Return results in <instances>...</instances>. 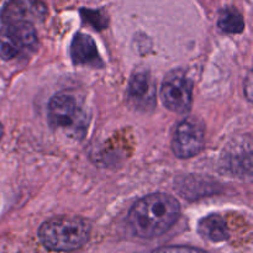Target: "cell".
Segmentation results:
<instances>
[{
	"instance_id": "cell-12",
	"label": "cell",
	"mask_w": 253,
	"mask_h": 253,
	"mask_svg": "<svg viewBox=\"0 0 253 253\" xmlns=\"http://www.w3.org/2000/svg\"><path fill=\"white\" fill-rule=\"evenodd\" d=\"M217 25L220 30L226 34H240L245 29L244 17L235 7H226L222 10Z\"/></svg>"
},
{
	"instance_id": "cell-9",
	"label": "cell",
	"mask_w": 253,
	"mask_h": 253,
	"mask_svg": "<svg viewBox=\"0 0 253 253\" xmlns=\"http://www.w3.org/2000/svg\"><path fill=\"white\" fill-rule=\"evenodd\" d=\"M71 57L77 66H90L94 68H101L104 66L95 42L90 36L82 32H78L72 41Z\"/></svg>"
},
{
	"instance_id": "cell-13",
	"label": "cell",
	"mask_w": 253,
	"mask_h": 253,
	"mask_svg": "<svg viewBox=\"0 0 253 253\" xmlns=\"http://www.w3.org/2000/svg\"><path fill=\"white\" fill-rule=\"evenodd\" d=\"M81 14L83 16L84 21L90 24L91 26L96 27L98 30L104 29L108 25V20H106V15L99 10H89V9H82Z\"/></svg>"
},
{
	"instance_id": "cell-7",
	"label": "cell",
	"mask_w": 253,
	"mask_h": 253,
	"mask_svg": "<svg viewBox=\"0 0 253 253\" xmlns=\"http://www.w3.org/2000/svg\"><path fill=\"white\" fill-rule=\"evenodd\" d=\"M47 7L42 0H7L1 10L4 25L31 24L43 21Z\"/></svg>"
},
{
	"instance_id": "cell-10",
	"label": "cell",
	"mask_w": 253,
	"mask_h": 253,
	"mask_svg": "<svg viewBox=\"0 0 253 253\" xmlns=\"http://www.w3.org/2000/svg\"><path fill=\"white\" fill-rule=\"evenodd\" d=\"M226 160V167L230 172L237 173V174H251V141H247V143H240L230 147L229 153L225 156Z\"/></svg>"
},
{
	"instance_id": "cell-11",
	"label": "cell",
	"mask_w": 253,
	"mask_h": 253,
	"mask_svg": "<svg viewBox=\"0 0 253 253\" xmlns=\"http://www.w3.org/2000/svg\"><path fill=\"white\" fill-rule=\"evenodd\" d=\"M198 232L203 239L210 242H224L230 237L226 222L220 215L216 214H211L200 220Z\"/></svg>"
},
{
	"instance_id": "cell-5",
	"label": "cell",
	"mask_w": 253,
	"mask_h": 253,
	"mask_svg": "<svg viewBox=\"0 0 253 253\" xmlns=\"http://www.w3.org/2000/svg\"><path fill=\"white\" fill-rule=\"evenodd\" d=\"M37 44V34L31 24L4 25L0 30V58L14 59Z\"/></svg>"
},
{
	"instance_id": "cell-1",
	"label": "cell",
	"mask_w": 253,
	"mask_h": 253,
	"mask_svg": "<svg viewBox=\"0 0 253 253\" xmlns=\"http://www.w3.org/2000/svg\"><path fill=\"white\" fill-rule=\"evenodd\" d=\"M180 205L168 194H150L133 204L128 212V225L141 239H153L167 232L177 222Z\"/></svg>"
},
{
	"instance_id": "cell-2",
	"label": "cell",
	"mask_w": 253,
	"mask_h": 253,
	"mask_svg": "<svg viewBox=\"0 0 253 253\" xmlns=\"http://www.w3.org/2000/svg\"><path fill=\"white\" fill-rule=\"evenodd\" d=\"M90 225L82 217L57 216L39 229V239L49 251L69 252L81 249L90 236Z\"/></svg>"
},
{
	"instance_id": "cell-14",
	"label": "cell",
	"mask_w": 253,
	"mask_h": 253,
	"mask_svg": "<svg viewBox=\"0 0 253 253\" xmlns=\"http://www.w3.org/2000/svg\"><path fill=\"white\" fill-rule=\"evenodd\" d=\"M152 253H208L202 251L199 249H193V247H187V246H168V247H162V249H158Z\"/></svg>"
},
{
	"instance_id": "cell-3",
	"label": "cell",
	"mask_w": 253,
	"mask_h": 253,
	"mask_svg": "<svg viewBox=\"0 0 253 253\" xmlns=\"http://www.w3.org/2000/svg\"><path fill=\"white\" fill-rule=\"evenodd\" d=\"M48 124L62 135L81 140L85 135L88 116L76 96L61 91L48 104Z\"/></svg>"
},
{
	"instance_id": "cell-4",
	"label": "cell",
	"mask_w": 253,
	"mask_h": 253,
	"mask_svg": "<svg viewBox=\"0 0 253 253\" xmlns=\"http://www.w3.org/2000/svg\"><path fill=\"white\" fill-rule=\"evenodd\" d=\"M161 95L168 110L177 114L188 113L193 101L192 82L182 69L169 72L162 83Z\"/></svg>"
},
{
	"instance_id": "cell-15",
	"label": "cell",
	"mask_w": 253,
	"mask_h": 253,
	"mask_svg": "<svg viewBox=\"0 0 253 253\" xmlns=\"http://www.w3.org/2000/svg\"><path fill=\"white\" fill-rule=\"evenodd\" d=\"M2 135H4V128H2V125L0 124V141H1Z\"/></svg>"
},
{
	"instance_id": "cell-8",
	"label": "cell",
	"mask_w": 253,
	"mask_h": 253,
	"mask_svg": "<svg viewBox=\"0 0 253 253\" xmlns=\"http://www.w3.org/2000/svg\"><path fill=\"white\" fill-rule=\"evenodd\" d=\"M128 101L141 111L151 110L156 104V85L147 72L133 74L128 84Z\"/></svg>"
},
{
	"instance_id": "cell-6",
	"label": "cell",
	"mask_w": 253,
	"mask_h": 253,
	"mask_svg": "<svg viewBox=\"0 0 253 253\" xmlns=\"http://www.w3.org/2000/svg\"><path fill=\"white\" fill-rule=\"evenodd\" d=\"M205 143L204 126L199 120L188 118L178 125L172 141V150L177 157L190 158L202 152Z\"/></svg>"
}]
</instances>
